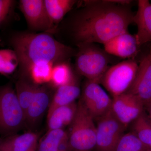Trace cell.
<instances>
[{"label": "cell", "instance_id": "6da1fadb", "mask_svg": "<svg viewBox=\"0 0 151 151\" xmlns=\"http://www.w3.org/2000/svg\"><path fill=\"white\" fill-rule=\"evenodd\" d=\"M73 22V35L77 44L106 43L127 31L134 22L133 14L125 0L85 1Z\"/></svg>", "mask_w": 151, "mask_h": 151}, {"label": "cell", "instance_id": "7a4b0ae2", "mask_svg": "<svg viewBox=\"0 0 151 151\" xmlns=\"http://www.w3.org/2000/svg\"><path fill=\"white\" fill-rule=\"evenodd\" d=\"M16 53L22 74L27 76L30 68L42 61L54 65L66 62L74 53L73 49L47 33L17 32L9 39Z\"/></svg>", "mask_w": 151, "mask_h": 151}, {"label": "cell", "instance_id": "3957f363", "mask_svg": "<svg viewBox=\"0 0 151 151\" xmlns=\"http://www.w3.org/2000/svg\"><path fill=\"white\" fill-rule=\"evenodd\" d=\"M76 115L68 134L71 151H92L95 148L96 126L82 101H78Z\"/></svg>", "mask_w": 151, "mask_h": 151}, {"label": "cell", "instance_id": "277c9868", "mask_svg": "<svg viewBox=\"0 0 151 151\" xmlns=\"http://www.w3.org/2000/svg\"><path fill=\"white\" fill-rule=\"evenodd\" d=\"M77 46L78 50L76 59V70L88 80L100 83L110 67L108 66L110 55L94 43L78 44Z\"/></svg>", "mask_w": 151, "mask_h": 151}, {"label": "cell", "instance_id": "5b68a950", "mask_svg": "<svg viewBox=\"0 0 151 151\" xmlns=\"http://www.w3.org/2000/svg\"><path fill=\"white\" fill-rule=\"evenodd\" d=\"M25 124L24 111L15 90L8 84L0 87V134H15Z\"/></svg>", "mask_w": 151, "mask_h": 151}, {"label": "cell", "instance_id": "8992f818", "mask_svg": "<svg viewBox=\"0 0 151 151\" xmlns=\"http://www.w3.org/2000/svg\"><path fill=\"white\" fill-rule=\"evenodd\" d=\"M138 65L131 59L117 63L108 68L100 82L113 97L126 93L134 80Z\"/></svg>", "mask_w": 151, "mask_h": 151}, {"label": "cell", "instance_id": "52a82bcc", "mask_svg": "<svg viewBox=\"0 0 151 151\" xmlns=\"http://www.w3.org/2000/svg\"><path fill=\"white\" fill-rule=\"evenodd\" d=\"M98 119L94 149L96 151H113L126 127L115 117L111 109Z\"/></svg>", "mask_w": 151, "mask_h": 151}, {"label": "cell", "instance_id": "ba28073f", "mask_svg": "<svg viewBox=\"0 0 151 151\" xmlns=\"http://www.w3.org/2000/svg\"><path fill=\"white\" fill-rule=\"evenodd\" d=\"M97 81L87 79L81 101L93 119H98L111 109L112 100Z\"/></svg>", "mask_w": 151, "mask_h": 151}, {"label": "cell", "instance_id": "9c48e42d", "mask_svg": "<svg viewBox=\"0 0 151 151\" xmlns=\"http://www.w3.org/2000/svg\"><path fill=\"white\" fill-rule=\"evenodd\" d=\"M144 103L131 93L113 97L111 109L115 117L127 128L143 113Z\"/></svg>", "mask_w": 151, "mask_h": 151}, {"label": "cell", "instance_id": "30bf717a", "mask_svg": "<svg viewBox=\"0 0 151 151\" xmlns=\"http://www.w3.org/2000/svg\"><path fill=\"white\" fill-rule=\"evenodd\" d=\"M19 8L30 28L37 31H51L54 24L50 20L43 0H21Z\"/></svg>", "mask_w": 151, "mask_h": 151}, {"label": "cell", "instance_id": "8fae6325", "mask_svg": "<svg viewBox=\"0 0 151 151\" xmlns=\"http://www.w3.org/2000/svg\"><path fill=\"white\" fill-rule=\"evenodd\" d=\"M127 92L139 97L144 104L151 100V60L148 55L140 62L134 80Z\"/></svg>", "mask_w": 151, "mask_h": 151}, {"label": "cell", "instance_id": "7c38bea8", "mask_svg": "<svg viewBox=\"0 0 151 151\" xmlns=\"http://www.w3.org/2000/svg\"><path fill=\"white\" fill-rule=\"evenodd\" d=\"M104 45V50L108 54L123 58L135 56L139 47L135 36L128 31L116 36Z\"/></svg>", "mask_w": 151, "mask_h": 151}, {"label": "cell", "instance_id": "4fadbf2b", "mask_svg": "<svg viewBox=\"0 0 151 151\" xmlns=\"http://www.w3.org/2000/svg\"><path fill=\"white\" fill-rule=\"evenodd\" d=\"M134 22L137 27L135 35L139 47L151 41V4L148 0H139Z\"/></svg>", "mask_w": 151, "mask_h": 151}, {"label": "cell", "instance_id": "5bb4252c", "mask_svg": "<svg viewBox=\"0 0 151 151\" xmlns=\"http://www.w3.org/2000/svg\"><path fill=\"white\" fill-rule=\"evenodd\" d=\"M51 100L50 94L46 87L39 86L31 103L25 113V124L34 127L39 122L49 108Z\"/></svg>", "mask_w": 151, "mask_h": 151}, {"label": "cell", "instance_id": "9a60e30c", "mask_svg": "<svg viewBox=\"0 0 151 151\" xmlns=\"http://www.w3.org/2000/svg\"><path fill=\"white\" fill-rule=\"evenodd\" d=\"M78 103L73 102L58 107L47 115L48 131L63 129L72 124L77 112Z\"/></svg>", "mask_w": 151, "mask_h": 151}, {"label": "cell", "instance_id": "2e32d148", "mask_svg": "<svg viewBox=\"0 0 151 151\" xmlns=\"http://www.w3.org/2000/svg\"><path fill=\"white\" fill-rule=\"evenodd\" d=\"M80 93L81 89L75 77L68 84L58 87L51 100L47 115L58 107L75 102Z\"/></svg>", "mask_w": 151, "mask_h": 151}, {"label": "cell", "instance_id": "e0dca14e", "mask_svg": "<svg viewBox=\"0 0 151 151\" xmlns=\"http://www.w3.org/2000/svg\"><path fill=\"white\" fill-rule=\"evenodd\" d=\"M39 135L28 132L0 139V151H29L38 143Z\"/></svg>", "mask_w": 151, "mask_h": 151}, {"label": "cell", "instance_id": "ac0fdd59", "mask_svg": "<svg viewBox=\"0 0 151 151\" xmlns=\"http://www.w3.org/2000/svg\"><path fill=\"white\" fill-rule=\"evenodd\" d=\"M48 16L52 23H58L72 8L76 1L73 0H44Z\"/></svg>", "mask_w": 151, "mask_h": 151}, {"label": "cell", "instance_id": "d6986e66", "mask_svg": "<svg viewBox=\"0 0 151 151\" xmlns=\"http://www.w3.org/2000/svg\"><path fill=\"white\" fill-rule=\"evenodd\" d=\"M39 85L30 82L26 78L22 77L17 81L16 93L24 114L31 103Z\"/></svg>", "mask_w": 151, "mask_h": 151}, {"label": "cell", "instance_id": "ffe728a7", "mask_svg": "<svg viewBox=\"0 0 151 151\" xmlns=\"http://www.w3.org/2000/svg\"><path fill=\"white\" fill-rule=\"evenodd\" d=\"M68 137V133L63 129L47 131L39 143L37 151H59L60 143Z\"/></svg>", "mask_w": 151, "mask_h": 151}, {"label": "cell", "instance_id": "44dd1931", "mask_svg": "<svg viewBox=\"0 0 151 151\" xmlns=\"http://www.w3.org/2000/svg\"><path fill=\"white\" fill-rule=\"evenodd\" d=\"M54 65L51 63L45 61L37 63L30 68L27 76H29L32 82L37 85L50 82Z\"/></svg>", "mask_w": 151, "mask_h": 151}, {"label": "cell", "instance_id": "7402d4cb", "mask_svg": "<svg viewBox=\"0 0 151 151\" xmlns=\"http://www.w3.org/2000/svg\"><path fill=\"white\" fill-rule=\"evenodd\" d=\"M74 77L70 65L66 62L60 63L53 66L50 82L58 88L68 84Z\"/></svg>", "mask_w": 151, "mask_h": 151}, {"label": "cell", "instance_id": "603a6c76", "mask_svg": "<svg viewBox=\"0 0 151 151\" xmlns=\"http://www.w3.org/2000/svg\"><path fill=\"white\" fill-rule=\"evenodd\" d=\"M133 131L145 145L151 149V124L143 113L134 121Z\"/></svg>", "mask_w": 151, "mask_h": 151}, {"label": "cell", "instance_id": "cb8c5ba5", "mask_svg": "<svg viewBox=\"0 0 151 151\" xmlns=\"http://www.w3.org/2000/svg\"><path fill=\"white\" fill-rule=\"evenodd\" d=\"M146 147L133 132L124 134L113 151H147Z\"/></svg>", "mask_w": 151, "mask_h": 151}, {"label": "cell", "instance_id": "d4e9b609", "mask_svg": "<svg viewBox=\"0 0 151 151\" xmlns=\"http://www.w3.org/2000/svg\"><path fill=\"white\" fill-rule=\"evenodd\" d=\"M18 65V59L13 50H0V73L11 74Z\"/></svg>", "mask_w": 151, "mask_h": 151}, {"label": "cell", "instance_id": "484cf974", "mask_svg": "<svg viewBox=\"0 0 151 151\" xmlns=\"http://www.w3.org/2000/svg\"><path fill=\"white\" fill-rule=\"evenodd\" d=\"M15 1L13 0H0V27L6 21L13 11Z\"/></svg>", "mask_w": 151, "mask_h": 151}, {"label": "cell", "instance_id": "4316f807", "mask_svg": "<svg viewBox=\"0 0 151 151\" xmlns=\"http://www.w3.org/2000/svg\"><path fill=\"white\" fill-rule=\"evenodd\" d=\"M147 105L148 106V112H149V122L151 124V100L149 103H147Z\"/></svg>", "mask_w": 151, "mask_h": 151}, {"label": "cell", "instance_id": "83f0119b", "mask_svg": "<svg viewBox=\"0 0 151 151\" xmlns=\"http://www.w3.org/2000/svg\"><path fill=\"white\" fill-rule=\"evenodd\" d=\"M37 144H36L35 145L33 146L30 150H29V151H37Z\"/></svg>", "mask_w": 151, "mask_h": 151}, {"label": "cell", "instance_id": "f1b7e54d", "mask_svg": "<svg viewBox=\"0 0 151 151\" xmlns=\"http://www.w3.org/2000/svg\"><path fill=\"white\" fill-rule=\"evenodd\" d=\"M149 55V56H150V58L151 60V47L150 48V52H149V54H148Z\"/></svg>", "mask_w": 151, "mask_h": 151}, {"label": "cell", "instance_id": "f546056e", "mask_svg": "<svg viewBox=\"0 0 151 151\" xmlns=\"http://www.w3.org/2000/svg\"><path fill=\"white\" fill-rule=\"evenodd\" d=\"M147 151H151V149L149 148L148 150H147Z\"/></svg>", "mask_w": 151, "mask_h": 151}]
</instances>
